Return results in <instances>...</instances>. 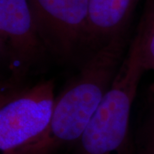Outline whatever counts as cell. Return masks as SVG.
Instances as JSON below:
<instances>
[{
	"mask_svg": "<svg viewBox=\"0 0 154 154\" xmlns=\"http://www.w3.org/2000/svg\"><path fill=\"white\" fill-rule=\"evenodd\" d=\"M126 31L98 48L56 98L45 132L15 154H52L79 141L121 66L127 46Z\"/></svg>",
	"mask_w": 154,
	"mask_h": 154,
	"instance_id": "obj_1",
	"label": "cell"
},
{
	"mask_svg": "<svg viewBox=\"0 0 154 154\" xmlns=\"http://www.w3.org/2000/svg\"><path fill=\"white\" fill-rule=\"evenodd\" d=\"M144 72L134 37L110 88L78 141L77 154H128L133 146L129 136L131 109Z\"/></svg>",
	"mask_w": 154,
	"mask_h": 154,
	"instance_id": "obj_2",
	"label": "cell"
},
{
	"mask_svg": "<svg viewBox=\"0 0 154 154\" xmlns=\"http://www.w3.org/2000/svg\"><path fill=\"white\" fill-rule=\"evenodd\" d=\"M0 107L1 154H15L48 128L56 103L53 80L33 87L3 88Z\"/></svg>",
	"mask_w": 154,
	"mask_h": 154,
	"instance_id": "obj_3",
	"label": "cell"
},
{
	"mask_svg": "<svg viewBox=\"0 0 154 154\" xmlns=\"http://www.w3.org/2000/svg\"><path fill=\"white\" fill-rule=\"evenodd\" d=\"M51 55L29 0H0V57L8 72L5 88L20 87Z\"/></svg>",
	"mask_w": 154,
	"mask_h": 154,
	"instance_id": "obj_4",
	"label": "cell"
},
{
	"mask_svg": "<svg viewBox=\"0 0 154 154\" xmlns=\"http://www.w3.org/2000/svg\"><path fill=\"white\" fill-rule=\"evenodd\" d=\"M50 54L67 58L86 42L89 0H29Z\"/></svg>",
	"mask_w": 154,
	"mask_h": 154,
	"instance_id": "obj_5",
	"label": "cell"
},
{
	"mask_svg": "<svg viewBox=\"0 0 154 154\" xmlns=\"http://www.w3.org/2000/svg\"><path fill=\"white\" fill-rule=\"evenodd\" d=\"M139 0H89V21L86 43L99 47L127 25Z\"/></svg>",
	"mask_w": 154,
	"mask_h": 154,
	"instance_id": "obj_6",
	"label": "cell"
},
{
	"mask_svg": "<svg viewBox=\"0 0 154 154\" xmlns=\"http://www.w3.org/2000/svg\"><path fill=\"white\" fill-rule=\"evenodd\" d=\"M134 37L145 71L154 72V0H148Z\"/></svg>",
	"mask_w": 154,
	"mask_h": 154,
	"instance_id": "obj_7",
	"label": "cell"
},
{
	"mask_svg": "<svg viewBox=\"0 0 154 154\" xmlns=\"http://www.w3.org/2000/svg\"><path fill=\"white\" fill-rule=\"evenodd\" d=\"M134 154H154V101L135 134Z\"/></svg>",
	"mask_w": 154,
	"mask_h": 154,
	"instance_id": "obj_8",
	"label": "cell"
},
{
	"mask_svg": "<svg viewBox=\"0 0 154 154\" xmlns=\"http://www.w3.org/2000/svg\"><path fill=\"white\" fill-rule=\"evenodd\" d=\"M150 95H151L152 100L154 101V82L150 87Z\"/></svg>",
	"mask_w": 154,
	"mask_h": 154,
	"instance_id": "obj_9",
	"label": "cell"
},
{
	"mask_svg": "<svg viewBox=\"0 0 154 154\" xmlns=\"http://www.w3.org/2000/svg\"><path fill=\"white\" fill-rule=\"evenodd\" d=\"M128 154H134V145L131 146V148L129 149V151H128Z\"/></svg>",
	"mask_w": 154,
	"mask_h": 154,
	"instance_id": "obj_10",
	"label": "cell"
}]
</instances>
